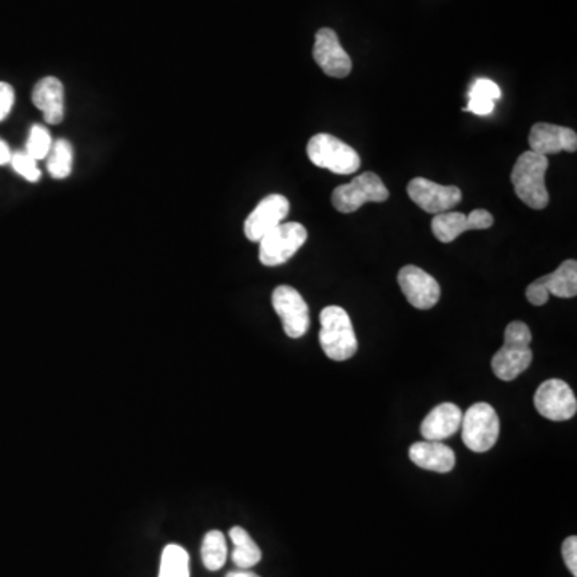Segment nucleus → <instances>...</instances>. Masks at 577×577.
I'll return each instance as SVG.
<instances>
[{"label": "nucleus", "mask_w": 577, "mask_h": 577, "mask_svg": "<svg viewBox=\"0 0 577 577\" xmlns=\"http://www.w3.org/2000/svg\"><path fill=\"white\" fill-rule=\"evenodd\" d=\"M411 201L428 214H443L462 201V191L457 186H444L427 180L412 178L408 185Z\"/></svg>", "instance_id": "nucleus-12"}, {"label": "nucleus", "mask_w": 577, "mask_h": 577, "mask_svg": "<svg viewBox=\"0 0 577 577\" xmlns=\"http://www.w3.org/2000/svg\"><path fill=\"white\" fill-rule=\"evenodd\" d=\"M398 284L404 297L417 310H430L440 300L441 287L438 281L416 265L401 268Z\"/></svg>", "instance_id": "nucleus-13"}, {"label": "nucleus", "mask_w": 577, "mask_h": 577, "mask_svg": "<svg viewBox=\"0 0 577 577\" xmlns=\"http://www.w3.org/2000/svg\"><path fill=\"white\" fill-rule=\"evenodd\" d=\"M550 295L558 299H573L577 295V262L566 260L550 275L536 279L526 289V299L534 307L549 302Z\"/></svg>", "instance_id": "nucleus-8"}, {"label": "nucleus", "mask_w": 577, "mask_h": 577, "mask_svg": "<svg viewBox=\"0 0 577 577\" xmlns=\"http://www.w3.org/2000/svg\"><path fill=\"white\" fill-rule=\"evenodd\" d=\"M230 539L235 545V550L231 553L233 563L238 568L249 569L259 565L262 560V550L259 545L255 544L251 534L247 533L246 529L241 526H235L230 529Z\"/></svg>", "instance_id": "nucleus-20"}, {"label": "nucleus", "mask_w": 577, "mask_h": 577, "mask_svg": "<svg viewBox=\"0 0 577 577\" xmlns=\"http://www.w3.org/2000/svg\"><path fill=\"white\" fill-rule=\"evenodd\" d=\"M12 151H10L9 145L0 138V166H5V164H10V159H12Z\"/></svg>", "instance_id": "nucleus-30"}, {"label": "nucleus", "mask_w": 577, "mask_h": 577, "mask_svg": "<svg viewBox=\"0 0 577 577\" xmlns=\"http://www.w3.org/2000/svg\"><path fill=\"white\" fill-rule=\"evenodd\" d=\"M462 440L473 452H488L499 438V416L488 403L473 404L462 416Z\"/></svg>", "instance_id": "nucleus-6"}, {"label": "nucleus", "mask_w": 577, "mask_h": 577, "mask_svg": "<svg viewBox=\"0 0 577 577\" xmlns=\"http://www.w3.org/2000/svg\"><path fill=\"white\" fill-rule=\"evenodd\" d=\"M307 154L316 167L331 170L337 175H352L361 167L360 154L334 135L318 134L311 137Z\"/></svg>", "instance_id": "nucleus-4"}, {"label": "nucleus", "mask_w": 577, "mask_h": 577, "mask_svg": "<svg viewBox=\"0 0 577 577\" xmlns=\"http://www.w3.org/2000/svg\"><path fill=\"white\" fill-rule=\"evenodd\" d=\"M534 406L545 419L553 422L573 419L577 412V401L573 390L566 382L558 379L545 380L534 395Z\"/></svg>", "instance_id": "nucleus-10"}, {"label": "nucleus", "mask_w": 577, "mask_h": 577, "mask_svg": "<svg viewBox=\"0 0 577 577\" xmlns=\"http://www.w3.org/2000/svg\"><path fill=\"white\" fill-rule=\"evenodd\" d=\"M561 553H563V560L568 566L569 573L577 577V537L569 536L561 545Z\"/></svg>", "instance_id": "nucleus-27"}, {"label": "nucleus", "mask_w": 577, "mask_h": 577, "mask_svg": "<svg viewBox=\"0 0 577 577\" xmlns=\"http://www.w3.org/2000/svg\"><path fill=\"white\" fill-rule=\"evenodd\" d=\"M226 577H260L257 576L255 573H251V571H247V569H241V571H233V573L226 574Z\"/></svg>", "instance_id": "nucleus-31"}, {"label": "nucleus", "mask_w": 577, "mask_h": 577, "mask_svg": "<svg viewBox=\"0 0 577 577\" xmlns=\"http://www.w3.org/2000/svg\"><path fill=\"white\" fill-rule=\"evenodd\" d=\"M15 105V90L7 82H0V122L7 119Z\"/></svg>", "instance_id": "nucleus-28"}, {"label": "nucleus", "mask_w": 577, "mask_h": 577, "mask_svg": "<svg viewBox=\"0 0 577 577\" xmlns=\"http://www.w3.org/2000/svg\"><path fill=\"white\" fill-rule=\"evenodd\" d=\"M313 58L327 76L343 79L352 71V58L343 50L334 29L323 28L316 33Z\"/></svg>", "instance_id": "nucleus-15"}, {"label": "nucleus", "mask_w": 577, "mask_h": 577, "mask_svg": "<svg viewBox=\"0 0 577 577\" xmlns=\"http://www.w3.org/2000/svg\"><path fill=\"white\" fill-rule=\"evenodd\" d=\"M159 577H190V555L183 547L167 545L162 552Z\"/></svg>", "instance_id": "nucleus-22"}, {"label": "nucleus", "mask_w": 577, "mask_h": 577, "mask_svg": "<svg viewBox=\"0 0 577 577\" xmlns=\"http://www.w3.org/2000/svg\"><path fill=\"white\" fill-rule=\"evenodd\" d=\"M10 166L17 172L18 175L28 180V182L36 183L41 180V170L37 167V161L31 158L26 151H17L12 154L10 159Z\"/></svg>", "instance_id": "nucleus-25"}, {"label": "nucleus", "mask_w": 577, "mask_h": 577, "mask_svg": "<svg viewBox=\"0 0 577 577\" xmlns=\"http://www.w3.org/2000/svg\"><path fill=\"white\" fill-rule=\"evenodd\" d=\"M291 204L283 194H270L257 204L244 222V235L252 243H260L263 236L284 222Z\"/></svg>", "instance_id": "nucleus-11"}, {"label": "nucleus", "mask_w": 577, "mask_h": 577, "mask_svg": "<svg viewBox=\"0 0 577 577\" xmlns=\"http://www.w3.org/2000/svg\"><path fill=\"white\" fill-rule=\"evenodd\" d=\"M549 169V159L534 151H526L513 166L512 180L515 194L526 206L542 210L549 206V191L545 186V174Z\"/></svg>", "instance_id": "nucleus-2"}, {"label": "nucleus", "mask_w": 577, "mask_h": 577, "mask_svg": "<svg viewBox=\"0 0 577 577\" xmlns=\"http://www.w3.org/2000/svg\"><path fill=\"white\" fill-rule=\"evenodd\" d=\"M53 140L49 130L42 126H33L29 132L28 143H26V153L36 161L47 159L52 150Z\"/></svg>", "instance_id": "nucleus-24"}, {"label": "nucleus", "mask_w": 577, "mask_h": 577, "mask_svg": "<svg viewBox=\"0 0 577 577\" xmlns=\"http://www.w3.org/2000/svg\"><path fill=\"white\" fill-rule=\"evenodd\" d=\"M493 225L494 217L485 209H475L469 215L460 214V212H443V214H436L433 218L432 231L438 241L449 244L467 231L488 230Z\"/></svg>", "instance_id": "nucleus-14"}, {"label": "nucleus", "mask_w": 577, "mask_h": 577, "mask_svg": "<svg viewBox=\"0 0 577 577\" xmlns=\"http://www.w3.org/2000/svg\"><path fill=\"white\" fill-rule=\"evenodd\" d=\"M387 186L382 182V178L374 172H366L360 177L353 178V182L348 185H340L332 193V206L342 214H353L356 210L366 204V202L387 201Z\"/></svg>", "instance_id": "nucleus-7"}, {"label": "nucleus", "mask_w": 577, "mask_h": 577, "mask_svg": "<svg viewBox=\"0 0 577 577\" xmlns=\"http://www.w3.org/2000/svg\"><path fill=\"white\" fill-rule=\"evenodd\" d=\"M319 321V343L327 358L332 361H347L353 358L358 352V340L347 311L331 305L321 311Z\"/></svg>", "instance_id": "nucleus-3"}, {"label": "nucleus", "mask_w": 577, "mask_h": 577, "mask_svg": "<svg viewBox=\"0 0 577 577\" xmlns=\"http://www.w3.org/2000/svg\"><path fill=\"white\" fill-rule=\"evenodd\" d=\"M529 148L534 153L542 154H558L561 151H568L574 153L577 150V135L574 130L568 127L555 126V124H547V122H539L534 124L533 129L529 132Z\"/></svg>", "instance_id": "nucleus-16"}, {"label": "nucleus", "mask_w": 577, "mask_h": 577, "mask_svg": "<svg viewBox=\"0 0 577 577\" xmlns=\"http://www.w3.org/2000/svg\"><path fill=\"white\" fill-rule=\"evenodd\" d=\"M273 308L281 318L284 332L291 339H300L310 329V308L300 292L291 286H278L271 297Z\"/></svg>", "instance_id": "nucleus-9"}, {"label": "nucleus", "mask_w": 577, "mask_h": 577, "mask_svg": "<svg viewBox=\"0 0 577 577\" xmlns=\"http://www.w3.org/2000/svg\"><path fill=\"white\" fill-rule=\"evenodd\" d=\"M464 412L452 403H443L428 412L420 425V433L427 441H443L459 432Z\"/></svg>", "instance_id": "nucleus-18"}, {"label": "nucleus", "mask_w": 577, "mask_h": 577, "mask_svg": "<svg viewBox=\"0 0 577 577\" xmlns=\"http://www.w3.org/2000/svg\"><path fill=\"white\" fill-rule=\"evenodd\" d=\"M531 342L533 334L528 324L523 321H513L505 327L504 345L491 361L497 379L512 382L531 366L533 363Z\"/></svg>", "instance_id": "nucleus-1"}, {"label": "nucleus", "mask_w": 577, "mask_h": 577, "mask_svg": "<svg viewBox=\"0 0 577 577\" xmlns=\"http://www.w3.org/2000/svg\"><path fill=\"white\" fill-rule=\"evenodd\" d=\"M409 457L420 469L449 473L456 465V454L441 441H420L409 448Z\"/></svg>", "instance_id": "nucleus-19"}, {"label": "nucleus", "mask_w": 577, "mask_h": 577, "mask_svg": "<svg viewBox=\"0 0 577 577\" xmlns=\"http://www.w3.org/2000/svg\"><path fill=\"white\" fill-rule=\"evenodd\" d=\"M47 169L49 174L57 180L68 178L73 172V146L68 140H57L53 143L52 150L47 156Z\"/></svg>", "instance_id": "nucleus-23"}, {"label": "nucleus", "mask_w": 577, "mask_h": 577, "mask_svg": "<svg viewBox=\"0 0 577 577\" xmlns=\"http://www.w3.org/2000/svg\"><path fill=\"white\" fill-rule=\"evenodd\" d=\"M496 108V101L485 100V98L469 97V105L462 108V111L477 114V116H489Z\"/></svg>", "instance_id": "nucleus-29"}, {"label": "nucleus", "mask_w": 577, "mask_h": 577, "mask_svg": "<svg viewBox=\"0 0 577 577\" xmlns=\"http://www.w3.org/2000/svg\"><path fill=\"white\" fill-rule=\"evenodd\" d=\"M501 89L496 82L491 79H478L470 89L469 97L485 98V100H499L501 98Z\"/></svg>", "instance_id": "nucleus-26"}, {"label": "nucleus", "mask_w": 577, "mask_h": 577, "mask_svg": "<svg viewBox=\"0 0 577 577\" xmlns=\"http://www.w3.org/2000/svg\"><path fill=\"white\" fill-rule=\"evenodd\" d=\"M202 563L209 571L222 569L228 557V547H226L225 536L222 531H209L204 536L201 547Z\"/></svg>", "instance_id": "nucleus-21"}, {"label": "nucleus", "mask_w": 577, "mask_h": 577, "mask_svg": "<svg viewBox=\"0 0 577 577\" xmlns=\"http://www.w3.org/2000/svg\"><path fill=\"white\" fill-rule=\"evenodd\" d=\"M307 238V228L300 223H281L260 239V262L265 267L284 265L297 254Z\"/></svg>", "instance_id": "nucleus-5"}, {"label": "nucleus", "mask_w": 577, "mask_h": 577, "mask_svg": "<svg viewBox=\"0 0 577 577\" xmlns=\"http://www.w3.org/2000/svg\"><path fill=\"white\" fill-rule=\"evenodd\" d=\"M33 103L41 109L50 126H57L65 118V87L57 77H44L33 90Z\"/></svg>", "instance_id": "nucleus-17"}]
</instances>
